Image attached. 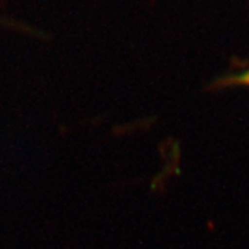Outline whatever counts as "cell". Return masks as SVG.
Returning a JSON list of instances; mask_svg holds the SVG:
<instances>
[{
    "label": "cell",
    "instance_id": "6da1fadb",
    "mask_svg": "<svg viewBox=\"0 0 249 249\" xmlns=\"http://www.w3.org/2000/svg\"><path fill=\"white\" fill-rule=\"evenodd\" d=\"M234 82H237V83H241V85H249V72H245V73H241L238 75Z\"/></svg>",
    "mask_w": 249,
    "mask_h": 249
}]
</instances>
